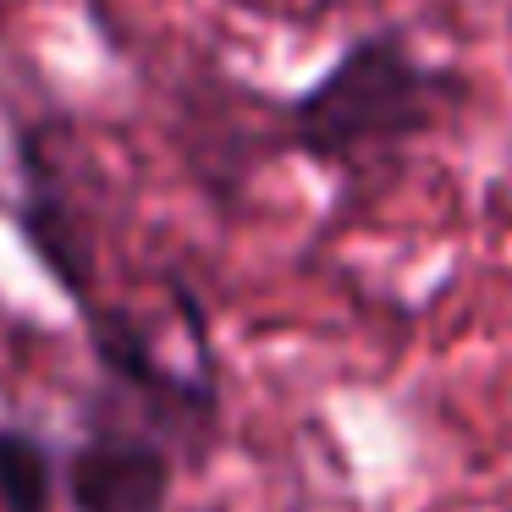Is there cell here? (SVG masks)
Masks as SVG:
<instances>
[{
	"label": "cell",
	"instance_id": "7a4b0ae2",
	"mask_svg": "<svg viewBox=\"0 0 512 512\" xmlns=\"http://www.w3.org/2000/svg\"><path fill=\"white\" fill-rule=\"evenodd\" d=\"M171 490L166 446L144 435H94L72 457V501L78 512H160Z\"/></svg>",
	"mask_w": 512,
	"mask_h": 512
},
{
	"label": "cell",
	"instance_id": "6da1fadb",
	"mask_svg": "<svg viewBox=\"0 0 512 512\" xmlns=\"http://www.w3.org/2000/svg\"><path fill=\"white\" fill-rule=\"evenodd\" d=\"M468 100V78L430 61L402 23L347 39L336 61L281 105V144L331 171L347 193H369L435 138Z\"/></svg>",
	"mask_w": 512,
	"mask_h": 512
},
{
	"label": "cell",
	"instance_id": "3957f363",
	"mask_svg": "<svg viewBox=\"0 0 512 512\" xmlns=\"http://www.w3.org/2000/svg\"><path fill=\"white\" fill-rule=\"evenodd\" d=\"M0 501L12 512H45L50 501V457L39 441L6 430L0 435Z\"/></svg>",
	"mask_w": 512,
	"mask_h": 512
}]
</instances>
